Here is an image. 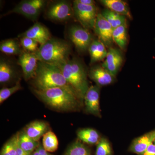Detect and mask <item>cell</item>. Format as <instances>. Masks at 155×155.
<instances>
[{"label": "cell", "mask_w": 155, "mask_h": 155, "mask_svg": "<svg viewBox=\"0 0 155 155\" xmlns=\"http://www.w3.org/2000/svg\"><path fill=\"white\" fill-rule=\"evenodd\" d=\"M35 93L47 105L57 110H73L81 100L71 88L57 87L44 90L35 89Z\"/></svg>", "instance_id": "obj_1"}, {"label": "cell", "mask_w": 155, "mask_h": 155, "mask_svg": "<svg viewBox=\"0 0 155 155\" xmlns=\"http://www.w3.org/2000/svg\"><path fill=\"white\" fill-rule=\"evenodd\" d=\"M33 79L36 89L38 90L57 87L73 89L58 66L42 61H38L36 74Z\"/></svg>", "instance_id": "obj_2"}, {"label": "cell", "mask_w": 155, "mask_h": 155, "mask_svg": "<svg viewBox=\"0 0 155 155\" xmlns=\"http://www.w3.org/2000/svg\"><path fill=\"white\" fill-rule=\"evenodd\" d=\"M57 66L69 85L81 99L83 100L89 87L86 70L81 62L76 58H72Z\"/></svg>", "instance_id": "obj_3"}, {"label": "cell", "mask_w": 155, "mask_h": 155, "mask_svg": "<svg viewBox=\"0 0 155 155\" xmlns=\"http://www.w3.org/2000/svg\"><path fill=\"white\" fill-rule=\"evenodd\" d=\"M71 52V46L68 42L51 38L35 53L39 61L58 66L69 60Z\"/></svg>", "instance_id": "obj_4"}, {"label": "cell", "mask_w": 155, "mask_h": 155, "mask_svg": "<svg viewBox=\"0 0 155 155\" xmlns=\"http://www.w3.org/2000/svg\"><path fill=\"white\" fill-rule=\"evenodd\" d=\"M74 14L84 28L94 29L98 13L95 5H85L81 4L78 0L73 1Z\"/></svg>", "instance_id": "obj_5"}, {"label": "cell", "mask_w": 155, "mask_h": 155, "mask_svg": "<svg viewBox=\"0 0 155 155\" xmlns=\"http://www.w3.org/2000/svg\"><path fill=\"white\" fill-rule=\"evenodd\" d=\"M45 4L44 0H25L17 5L8 14L16 13L21 14L32 20H36Z\"/></svg>", "instance_id": "obj_6"}, {"label": "cell", "mask_w": 155, "mask_h": 155, "mask_svg": "<svg viewBox=\"0 0 155 155\" xmlns=\"http://www.w3.org/2000/svg\"><path fill=\"white\" fill-rule=\"evenodd\" d=\"M69 37L75 45V48L81 52L88 50L90 45L93 40L91 34L83 26L73 25L69 29Z\"/></svg>", "instance_id": "obj_7"}, {"label": "cell", "mask_w": 155, "mask_h": 155, "mask_svg": "<svg viewBox=\"0 0 155 155\" xmlns=\"http://www.w3.org/2000/svg\"><path fill=\"white\" fill-rule=\"evenodd\" d=\"M73 6L67 1H61L50 6L47 16L54 21H65L71 19L74 16Z\"/></svg>", "instance_id": "obj_8"}, {"label": "cell", "mask_w": 155, "mask_h": 155, "mask_svg": "<svg viewBox=\"0 0 155 155\" xmlns=\"http://www.w3.org/2000/svg\"><path fill=\"white\" fill-rule=\"evenodd\" d=\"M94 29L98 39L106 46L110 47L113 44L114 28L101 13L98 14Z\"/></svg>", "instance_id": "obj_9"}, {"label": "cell", "mask_w": 155, "mask_h": 155, "mask_svg": "<svg viewBox=\"0 0 155 155\" xmlns=\"http://www.w3.org/2000/svg\"><path fill=\"white\" fill-rule=\"evenodd\" d=\"M38 61L35 53L23 51L19 55L18 64L22 68L25 80H30L35 76Z\"/></svg>", "instance_id": "obj_10"}, {"label": "cell", "mask_w": 155, "mask_h": 155, "mask_svg": "<svg viewBox=\"0 0 155 155\" xmlns=\"http://www.w3.org/2000/svg\"><path fill=\"white\" fill-rule=\"evenodd\" d=\"M123 62V57L121 51L116 48H110L101 66L116 77Z\"/></svg>", "instance_id": "obj_11"}, {"label": "cell", "mask_w": 155, "mask_h": 155, "mask_svg": "<svg viewBox=\"0 0 155 155\" xmlns=\"http://www.w3.org/2000/svg\"><path fill=\"white\" fill-rule=\"evenodd\" d=\"M100 87L97 84L90 87L84 99L87 112L97 116H101Z\"/></svg>", "instance_id": "obj_12"}, {"label": "cell", "mask_w": 155, "mask_h": 155, "mask_svg": "<svg viewBox=\"0 0 155 155\" xmlns=\"http://www.w3.org/2000/svg\"><path fill=\"white\" fill-rule=\"evenodd\" d=\"M21 37H27L36 41L40 46L44 45L51 38L49 31L40 23L36 22L22 34Z\"/></svg>", "instance_id": "obj_13"}, {"label": "cell", "mask_w": 155, "mask_h": 155, "mask_svg": "<svg viewBox=\"0 0 155 155\" xmlns=\"http://www.w3.org/2000/svg\"><path fill=\"white\" fill-rule=\"evenodd\" d=\"M155 140V130L148 132L134 140L131 143L129 151L138 155H142Z\"/></svg>", "instance_id": "obj_14"}, {"label": "cell", "mask_w": 155, "mask_h": 155, "mask_svg": "<svg viewBox=\"0 0 155 155\" xmlns=\"http://www.w3.org/2000/svg\"><path fill=\"white\" fill-rule=\"evenodd\" d=\"M90 77L100 87L110 85L115 81V76L101 66L92 68L89 73Z\"/></svg>", "instance_id": "obj_15"}, {"label": "cell", "mask_w": 155, "mask_h": 155, "mask_svg": "<svg viewBox=\"0 0 155 155\" xmlns=\"http://www.w3.org/2000/svg\"><path fill=\"white\" fill-rule=\"evenodd\" d=\"M48 129L47 123L43 121H36L28 124L24 131L31 138L38 142L41 137L48 131Z\"/></svg>", "instance_id": "obj_16"}, {"label": "cell", "mask_w": 155, "mask_h": 155, "mask_svg": "<svg viewBox=\"0 0 155 155\" xmlns=\"http://www.w3.org/2000/svg\"><path fill=\"white\" fill-rule=\"evenodd\" d=\"M100 2L110 11L125 16L128 18H131L129 7L127 4L122 0H101Z\"/></svg>", "instance_id": "obj_17"}, {"label": "cell", "mask_w": 155, "mask_h": 155, "mask_svg": "<svg viewBox=\"0 0 155 155\" xmlns=\"http://www.w3.org/2000/svg\"><path fill=\"white\" fill-rule=\"evenodd\" d=\"M19 142L22 149L28 155H32L40 144L38 141L33 140L26 135L24 130L19 133Z\"/></svg>", "instance_id": "obj_18"}, {"label": "cell", "mask_w": 155, "mask_h": 155, "mask_svg": "<svg viewBox=\"0 0 155 155\" xmlns=\"http://www.w3.org/2000/svg\"><path fill=\"white\" fill-rule=\"evenodd\" d=\"M15 74V69L12 64L5 59L0 61V83H7L10 82Z\"/></svg>", "instance_id": "obj_19"}, {"label": "cell", "mask_w": 155, "mask_h": 155, "mask_svg": "<svg viewBox=\"0 0 155 155\" xmlns=\"http://www.w3.org/2000/svg\"><path fill=\"white\" fill-rule=\"evenodd\" d=\"M103 17L112 25L114 29L126 24V17L106 9L101 13Z\"/></svg>", "instance_id": "obj_20"}, {"label": "cell", "mask_w": 155, "mask_h": 155, "mask_svg": "<svg viewBox=\"0 0 155 155\" xmlns=\"http://www.w3.org/2000/svg\"><path fill=\"white\" fill-rule=\"evenodd\" d=\"M77 136L81 141L88 144H97L100 140L99 134L92 128L81 129L78 131Z\"/></svg>", "instance_id": "obj_21"}, {"label": "cell", "mask_w": 155, "mask_h": 155, "mask_svg": "<svg viewBox=\"0 0 155 155\" xmlns=\"http://www.w3.org/2000/svg\"><path fill=\"white\" fill-rule=\"evenodd\" d=\"M18 41L13 39L3 41L0 44V51L6 54L17 55L22 53Z\"/></svg>", "instance_id": "obj_22"}, {"label": "cell", "mask_w": 155, "mask_h": 155, "mask_svg": "<svg viewBox=\"0 0 155 155\" xmlns=\"http://www.w3.org/2000/svg\"><path fill=\"white\" fill-rule=\"evenodd\" d=\"M113 40L121 49H125L127 44V24L121 25L114 29Z\"/></svg>", "instance_id": "obj_23"}, {"label": "cell", "mask_w": 155, "mask_h": 155, "mask_svg": "<svg viewBox=\"0 0 155 155\" xmlns=\"http://www.w3.org/2000/svg\"><path fill=\"white\" fill-rule=\"evenodd\" d=\"M43 137L42 146L49 153L56 151L58 149L59 143L55 134L51 130H49Z\"/></svg>", "instance_id": "obj_24"}, {"label": "cell", "mask_w": 155, "mask_h": 155, "mask_svg": "<svg viewBox=\"0 0 155 155\" xmlns=\"http://www.w3.org/2000/svg\"><path fill=\"white\" fill-rule=\"evenodd\" d=\"M65 155H91V153L84 144L76 141L68 148Z\"/></svg>", "instance_id": "obj_25"}, {"label": "cell", "mask_w": 155, "mask_h": 155, "mask_svg": "<svg viewBox=\"0 0 155 155\" xmlns=\"http://www.w3.org/2000/svg\"><path fill=\"white\" fill-rule=\"evenodd\" d=\"M95 155H112L110 144L107 138L100 139L97 144Z\"/></svg>", "instance_id": "obj_26"}, {"label": "cell", "mask_w": 155, "mask_h": 155, "mask_svg": "<svg viewBox=\"0 0 155 155\" xmlns=\"http://www.w3.org/2000/svg\"><path fill=\"white\" fill-rule=\"evenodd\" d=\"M38 45L36 41L27 37H21L20 39V45L26 51L28 52H36L39 48Z\"/></svg>", "instance_id": "obj_27"}, {"label": "cell", "mask_w": 155, "mask_h": 155, "mask_svg": "<svg viewBox=\"0 0 155 155\" xmlns=\"http://www.w3.org/2000/svg\"><path fill=\"white\" fill-rule=\"evenodd\" d=\"M22 88L19 81L15 85L9 88H4L0 90V103L2 104L12 94Z\"/></svg>", "instance_id": "obj_28"}, {"label": "cell", "mask_w": 155, "mask_h": 155, "mask_svg": "<svg viewBox=\"0 0 155 155\" xmlns=\"http://www.w3.org/2000/svg\"><path fill=\"white\" fill-rule=\"evenodd\" d=\"M108 51L106 46L98 39H97V60L98 61H103L105 59Z\"/></svg>", "instance_id": "obj_29"}, {"label": "cell", "mask_w": 155, "mask_h": 155, "mask_svg": "<svg viewBox=\"0 0 155 155\" xmlns=\"http://www.w3.org/2000/svg\"><path fill=\"white\" fill-rule=\"evenodd\" d=\"M142 155H155V144L153 143L151 144Z\"/></svg>", "instance_id": "obj_30"}, {"label": "cell", "mask_w": 155, "mask_h": 155, "mask_svg": "<svg viewBox=\"0 0 155 155\" xmlns=\"http://www.w3.org/2000/svg\"><path fill=\"white\" fill-rule=\"evenodd\" d=\"M37 150L39 153L40 155H53L50 154L49 152L45 150L43 146L40 144L39 145L37 148L36 149Z\"/></svg>", "instance_id": "obj_31"}, {"label": "cell", "mask_w": 155, "mask_h": 155, "mask_svg": "<svg viewBox=\"0 0 155 155\" xmlns=\"http://www.w3.org/2000/svg\"><path fill=\"white\" fill-rule=\"evenodd\" d=\"M78 1L81 4L85 5H95V2L93 0H78Z\"/></svg>", "instance_id": "obj_32"}, {"label": "cell", "mask_w": 155, "mask_h": 155, "mask_svg": "<svg viewBox=\"0 0 155 155\" xmlns=\"http://www.w3.org/2000/svg\"><path fill=\"white\" fill-rule=\"evenodd\" d=\"M32 155H40V154L38 152V151L36 150L34 152Z\"/></svg>", "instance_id": "obj_33"}, {"label": "cell", "mask_w": 155, "mask_h": 155, "mask_svg": "<svg viewBox=\"0 0 155 155\" xmlns=\"http://www.w3.org/2000/svg\"><path fill=\"white\" fill-rule=\"evenodd\" d=\"M154 144H155V141H154Z\"/></svg>", "instance_id": "obj_34"}]
</instances>
